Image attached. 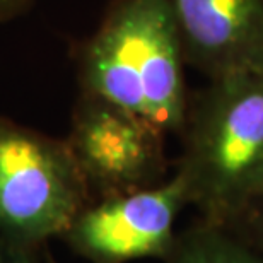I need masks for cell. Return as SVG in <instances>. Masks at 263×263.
Here are the masks:
<instances>
[{"label": "cell", "instance_id": "obj_4", "mask_svg": "<svg viewBox=\"0 0 263 263\" xmlns=\"http://www.w3.org/2000/svg\"><path fill=\"white\" fill-rule=\"evenodd\" d=\"M166 137L139 115L79 92L65 139L94 200L164 181Z\"/></svg>", "mask_w": 263, "mask_h": 263}, {"label": "cell", "instance_id": "obj_10", "mask_svg": "<svg viewBox=\"0 0 263 263\" xmlns=\"http://www.w3.org/2000/svg\"><path fill=\"white\" fill-rule=\"evenodd\" d=\"M250 212H255V231L258 233L260 239H261V245H263V203L258 205V207L251 209Z\"/></svg>", "mask_w": 263, "mask_h": 263}, {"label": "cell", "instance_id": "obj_8", "mask_svg": "<svg viewBox=\"0 0 263 263\" xmlns=\"http://www.w3.org/2000/svg\"><path fill=\"white\" fill-rule=\"evenodd\" d=\"M48 245L29 246L0 236V263H48Z\"/></svg>", "mask_w": 263, "mask_h": 263}, {"label": "cell", "instance_id": "obj_3", "mask_svg": "<svg viewBox=\"0 0 263 263\" xmlns=\"http://www.w3.org/2000/svg\"><path fill=\"white\" fill-rule=\"evenodd\" d=\"M91 200L65 137L0 115V236L46 246Z\"/></svg>", "mask_w": 263, "mask_h": 263}, {"label": "cell", "instance_id": "obj_7", "mask_svg": "<svg viewBox=\"0 0 263 263\" xmlns=\"http://www.w3.org/2000/svg\"><path fill=\"white\" fill-rule=\"evenodd\" d=\"M166 263H263L261 255L226 231L203 222L178 236Z\"/></svg>", "mask_w": 263, "mask_h": 263}, {"label": "cell", "instance_id": "obj_11", "mask_svg": "<svg viewBox=\"0 0 263 263\" xmlns=\"http://www.w3.org/2000/svg\"><path fill=\"white\" fill-rule=\"evenodd\" d=\"M48 263H57V260L53 258V256H51V253L48 255Z\"/></svg>", "mask_w": 263, "mask_h": 263}, {"label": "cell", "instance_id": "obj_2", "mask_svg": "<svg viewBox=\"0 0 263 263\" xmlns=\"http://www.w3.org/2000/svg\"><path fill=\"white\" fill-rule=\"evenodd\" d=\"M176 175L203 222L226 226L263 203V68L209 79L190 96Z\"/></svg>", "mask_w": 263, "mask_h": 263}, {"label": "cell", "instance_id": "obj_5", "mask_svg": "<svg viewBox=\"0 0 263 263\" xmlns=\"http://www.w3.org/2000/svg\"><path fill=\"white\" fill-rule=\"evenodd\" d=\"M186 205L185 183L173 173L156 186L91 200L60 239L89 263L166 261L178 239L176 217Z\"/></svg>", "mask_w": 263, "mask_h": 263}, {"label": "cell", "instance_id": "obj_9", "mask_svg": "<svg viewBox=\"0 0 263 263\" xmlns=\"http://www.w3.org/2000/svg\"><path fill=\"white\" fill-rule=\"evenodd\" d=\"M38 0H0V28L28 15Z\"/></svg>", "mask_w": 263, "mask_h": 263}, {"label": "cell", "instance_id": "obj_6", "mask_svg": "<svg viewBox=\"0 0 263 263\" xmlns=\"http://www.w3.org/2000/svg\"><path fill=\"white\" fill-rule=\"evenodd\" d=\"M186 64L209 79L263 68V0H166Z\"/></svg>", "mask_w": 263, "mask_h": 263}, {"label": "cell", "instance_id": "obj_1", "mask_svg": "<svg viewBox=\"0 0 263 263\" xmlns=\"http://www.w3.org/2000/svg\"><path fill=\"white\" fill-rule=\"evenodd\" d=\"M186 57L166 0H113L77 51L81 92L180 135L190 94Z\"/></svg>", "mask_w": 263, "mask_h": 263}]
</instances>
